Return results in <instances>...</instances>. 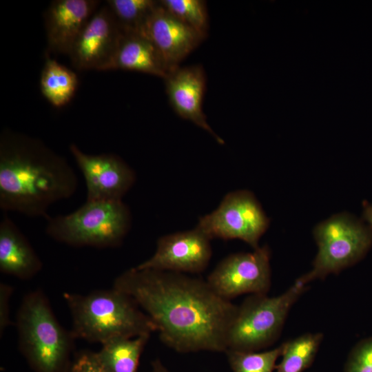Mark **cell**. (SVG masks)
I'll use <instances>...</instances> for the list:
<instances>
[{
  "mask_svg": "<svg viewBox=\"0 0 372 372\" xmlns=\"http://www.w3.org/2000/svg\"><path fill=\"white\" fill-rule=\"evenodd\" d=\"M149 334L118 337L102 344L95 358L105 372H137L139 359Z\"/></svg>",
  "mask_w": 372,
  "mask_h": 372,
  "instance_id": "obj_18",
  "label": "cell"
},
{
  "mask_svg": "<svg viewBox=\"0 0 372 372\" xmlns=\"http://www.w3.org/2000/svg\"><path fill=\"white\" fill-rule=\"evenodd\" d=\"M363 218L372 229V204L364 203L363 209Z\"/></svg>",
  "mask_w": 372,
  "mask_h": 372,
  "instance_id": "obj_27",
  "label": "cell"
},
{
  "mask_svg": "<svg viewBox=\"0 0 372 372\" xmlns=\"http://www.w3.org/2000/svg\"><path fill=\"white\" fill-rule=\"evenodd\" d=\"M307 285L300 276L279 296L251 294L238 307L229 327L227 351H256L272 344L279 337L290 309L307 290Z\"/></svg>",
  "mask_w": 372,
  "mask_h": 372,
  "instance_id": "obj_6",
  "label": "cell"
},
{
  "mask_svg": "<svg viewBox=\"0 0 372 372\" xmlns=\"http://www.w3.org/2000/svg\"><path fill=\"white\" fill-rule=\"evenodd\" d=\"M42 269V262L15 223L7 216L0 223V271L27 280Z\"/></svg>",
  "mask_w": 372,
  "mask_h": 372,
  "instance_id": "obj_16",
  "label": "cell"
},
{
  "mask_svg": "<svg viewBox=\"0 0 372 372\" xmlns=\"http://www.w3.org/2000/svg\"><path fill=\"white\" fill-rule=\"evenodd\" d=\"M113 287L151 318L161 341L180 353L225 352L238 307L218 295L207 281L181 273L132 268Z\"/></svg>",
  "mask_w": 372,
  "mask_h": 372,
  "instance_id": "obj_1",
  "label": "cell"
},
{
  "mask_svg": "<svg viewBox=\"0 0 372 372\" xmlns=\"http://www.w3.org/2000/svg\"><path fill=\"white\" fill-rule=\"evenodd\" d=\"M153 372H171L158 360H156L152 364Z\"/></svg>",
  "mask_w": 372,
  "mask_h": 372,
  "instance_id": "obj_28",
  "label": "cell"
},
{
  "mask_svg": "<svg viewBox=\"0 0 372 372\" xmlns=\"http://www.w3.org/2000/svg\"><path fill=\"white\" fill-rule=\"evenodd\" d=\"M106 4L122 30L140 33L158 1L108 0Z\"/></svg>",
  "mask_w": 372,
  "mask_h": 372,
  "instance_id": "obj_21",
  "label": "cell"
},
{
  "mask_svg": "<svg viewBox=\"0 0 372 372\" xmlns=\"http://www.w3.org/2000/svg\"><path fill=\"white\" fill-rule=\"evenodd\" d=\"M207 282L218 295L229 300L244 293L267 294L271 286L269 247H259L253 252L227 256Z\"/></svg>",
  "mask_w": 372,
  "mask_h": 372,
  "instance_id": "obj_9",
  "label": "cell"
},
{
  "mask_svg": "<svg viewBox=\"0 0 372 372\" xmlns=\"http://www.w3.org/2000/svg\"><path fill=\"white\" fill-rule=\"evenodd\" d=\"M282 352V344L263 351H226L233 372H273L276 362Z\"/></svg>",
  "mask_w": 372,
  "mask_h": 372,
  "instance_id": "obj_22",
  "label": "cell"
},
{
  "mask_svg": "<svg viewBox=\"0 0 372 372\" xmlns=\"http://www.w3.org/2000/svg\"><path fill=\"white\" fill-rule=\"evenodd\" d=\"M69 148L85 180L86 200H120L134 185V171L118 156L88 154L75 144Z\"/></svg>",
  "mask_w": 372,
  "mask_h": 372,
  "instance_id": "obj_10",
  "label": "cell"
},
{
  "mask_svg": "<svg viewBox=\"0 0 372 372\" xmlns=\"http://www.w3.org/2000/svg\"><path fill=\"white\" fill-rule=\"evenodd\" d=\"M40 87L42 94L51 105L61 107L74 97L78 87V78L75 72L45 53Z\"/></svg>",
  "mask_w": 372,
  "mask_h": 372,
  "instance_id": "obj_19",
  "label": "cell"
},
{
  "mask_svg": "<svg viewBox=\"0 0 372 372\" xmlns=\"http://www.w3.org/2000/svg\"><path fill=\"white\" fill-rule=\"evenodd\" d=\"M169 102L175 112L209 133L220 144L225 142L207 121L203 110L207 77L200 65L178 66L163 79Z\"/></svg>",
  "mask_w": 372,
  "mask_h": 372,
  "instance_id": "obj_14",
  "label": "cell"
},
{
  "mask_svg": "<svg viewBox=\"0 0 372 372\" xmlns=\"http://www.w3.org/2000/svg\"><path fill=\"white\" fill-rule=\"evenodd\" d=\"M77 176L65 158L41 141L11 130L0 136V208L48 218L53 203L71 197Z\"/></svg>",
  "mask_w": 372,
  "mask_h": 372,
  "instance_id": "obj_2",
  "label": "cell"
},
{
  "mask_svg": "<svg viewBox=\"0 0 372 372\" xmlns=\"http://www.w3.org/2000/svg\"><path fill=\"white\" fill-rule=\"evenodd\" d=\"M46 233L74 247L118 246L130 230L131 214L120 200H86L74 211L48 218Z\"/></svg>",
  "mask_w": 372,
  "mask_h": 372,
  "instance_id": "obj_5",
  "label": "cell"
},
{
  "mask_svg": "<svg viewBox=\"0 0 372 372\" xmlns=\"http://www.w3.org/2000/svg\"><path fill=\"white\" fill-rule=\"evenodd\" d=\"M122 32L107 4L97 9L69 54L72 66L79 70H108Z\"/></svg>",
  "mask_w": 372,
  "mask_h": 372,
  "instance_id": "obj_11",
  "label": "cell"
},
{
  "mask_svg": "<svg viewBox=\"0 0 372 372\" xmlns=\"http://www.w3.org/2000/svg\"><path fill=\"white\" fill-rule=\"evenodd\" d=\"M68 372H105L98 363L94 353L85 352L79 355Z\"/></svg>",
  "mask_w": 372,
  "mask_h": 372,
  "instance_id": "obj_25",
  "label": "cell"
},
{
  "mask_svg": "<svg viewBox=\"0 0 372 372\" xmlns=\"http://www.w3.org/2000/svg\"><path fill=\"white\" fill-rule=\"evenodd\" d=\"M12 287L5 283L0 285V333L2 336L4 331L10 324V298Z\"/></svg>",
  "mask_w": 372,
  "mask_h": 372,
  "instance_id": "obj_26",
  "label": "cell"
},
{
  "mask_svg": "<svg viewBox=\"0 0 372 372\" xmlns=\"http://www.w3.org/2000/svg\"><path fill=\"white\" fill-rule=\"evenodd\" d=\"M269 225L260 204L247 190H238L225 196L218 207L201 217L197 227L210 239H240L254 249Z\"/></svg>",
  "mask_w": 372,
  "mask_h": 372,
  "instance_id": "obj_8",
  "label": "cell"
},
{
  "mask_svg": "<svg viewBox=\"0 0 372 372\" xmlns=\"http://www.w3.org/2000/svg\"><path fill=\"white\" fill-rule=\"evenodd\" d=\"M318 253L312 269L302 276L308 284L338 273L361 260L372 245V229L347 213H339L313 229Z\"/></svg>",
  "mask_w": 372,
  "mask_h": 372,
  "instance_id": "obj_7",
  "label": "cell"
},
{
  "mask_svg": "<svg viewBox=\"0 0 372 372\" xmlns=\"http://www.w3.org/2000/svg\"><path fill=\"white\" fill-rule=\"evenodd\" d=\"M160 4L180 21L207 37L209 15L203 0H161Z\"/></svg>",
  "mask_w": 372,
  "mask_h": 372,
  "instance_id": "obj_23",
  "label": "cell"
},
{
  "mask_svg": "<svg viewBox=\"0 0 372 372\" xmlns=\"http://www.w3.org/2000/svg\"><path fill=\"white\" fill-rule=\"evenodd\" d=\"M210 240L197 227L161 236L153 256L136 267L178 273L200 272L208 265L211 256Z\"/></svg>",
  "mask_w": 372,
  "mask_h": 372,
  "instance_id": "obj_12",
  "label": "cell"
},
{
  "mask_svg": "<svg viewBox=\"0 0 372 372\" xmlns=\"http://www.w3.org/2000/svg\"><path fill=\"white\" fill-rule=\"evenodd\" d=\"M74 338L101 344L118 337L133 338L156 331L151 318L127 293L115 288L86 295L65 293Z\"/></svg>",
  "mask_w": 372,
  "mask_h": 372,
  "instance_id": "obj_3",
  "label": "cell"
},
{
  "mask_svg": "<svg viewBox=\"0 0 372 372\" xmlns=\"http://www.w3.org/2000/svg\"><path fill=\"white\" fill-rule=\"evenodd\" d=\"M97 0H55L45 13L47 51L70 54L77 37L97 10Z\"/></svg>",
  "mask_w": 372,
  "mask_h": 372,
  "instance_id": "obj_15",
  "label": "cell"
},
{
  "mask_svg": "<svg viewBox=\"0 0 372 372\" xmlns=\"http://www.w3.org/2000/svg\"><path fill=\"white\" fill-rule=\"evenodd\" d=\"M140 34L156 48L169 71L180 66L206 38L172 15L159 1Z\"/></svg>",
  "mask_w": 372,
  "mask_h": 372,
  "instance_id": "obj_13",
  "label": "cell"
},
{
  "mask_svg": "<svg viewBox=\"0 0 372 372\" xmlns=\"http://www.w3.org/2000/svg\"><path fill=\"white\" fill-rule=\"evenodd\" d=\"M17 326L20 349L37 372H68L74 338L59 324L41 291L23 298Z\"/></svg>",
  "mask_w": 372,
  "mask_h": 372,
  "instance_id": "obj_4",
  "label": "cell"
},
{
  "mask_svg": "<svg viewBox=\"0 0 372 372\" xmlns=\"http://www.w3.org/2000/svg\"><path fill=\"white\" fill-rule=\"evenodd\" d=\"M344 372H372V337L354 346L347 358Z\"/></svg>",
  "mask_w": 372,
  "mask_h": 372,
  "instance_id": "obj_24",
  "label": "cell"
},
{
  "mask_svg": "<svg viewBox=\"0 0 372 372\" xmlns=\"http://www.w3.org/2000/svg\"><path fill=\"white\" fill-rule=\"evenodd\" d=\"M135 71L164 79L169 72L161 53L140 33L123 31L109 70Z\"/></svg>",
  "mask_w": 372,
  "mask_h": 372,
  "instance_id": "obj_17",
  "label": "cell"
},
{
  "mask_svg": "<svg viewBox=\"0 0 372 372\" xmlns=\"http://www.w3.org/2000/svg\"><path fill=\"white\" fill-rule=\"evenodd\" d=\"M322 338L321 333H307L282 343L276 372H303L314 360Z\"/></svg>",
  "mask_w": 372,
  "mask_h": 372,
  "instance_id": "obj_20",
  "label": "cell"
}]
</instances>
